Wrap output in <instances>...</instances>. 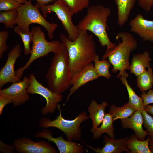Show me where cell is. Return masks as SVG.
I'll return each instance as SVG.
<instances>
[{
    "label": "cell",
    "instance_id": "cell-17",
    "mask_svg": "<svg viewBox=\"0 0 153 153\" xmlns=\"http://www.w3.org/2000/svg\"><path fill=\"white\" fill-rule=\"evenodd\" d=\"M122 125L124 129L129 128L133 130L137 138L140 140H144L148 135L147 131L143 128V120L141 111L136 110L131 116L121 120Z\"/></svg>",
    "mask_w": 153,
    "mask_h": 153
},
{
    "label": "cell",
    "instance_id": "cell-13",
    "mask_svg": "<svg viewBox=\"0 0 153 153\" xmlns=\"http://www.w3.org/2000/svg\"><path fill=\"white\" fill-rule=\"evenodd\" d=\"M15 150L22 153H56L55 148L42 140L37 142L26 137L16 139L13 142Z\"/></svg>",
    "mask_w": 153,
    "mask_h": 153
},
{
    "label": "cell",
    "instance_id": "cell-24",
    "mask_svg": "<svg viewBox=\"0 0 153 153\" xmlns=\"http://www.w3.org/2000/svg\"><path fill=\"white\" fill-rule=\"evenodd\" d=\"M137 110L128 103L122 107H117L114 104L111 105L109 113L112 116L114 122L118 119L121 120L128 118Z\"/></svg>",
    "mask_w": 153,
    "mask_h": 153
},
{
    "label": "cell",
    "instance_id": "cell-34",
    "mask_svg": "<svg viewBox=\"0 0 153 153\" xmlns=\"http://www.w3.org/2000/svg\"><path fill=\"white\" fill-rule=\"evenodd\" d=\"M139 6L144 10L148 12L153 7V0H137Z\"/></svg>",
    "mask_w": 153,
    "mask_h": 153
},
{
    "label": "cell",
    "instance_id": "cell-10",
    "mask_svg": "<svg viewBox=\"0 0 153 153\" xmlns=\"http://www.w3.org/2000/svg\"><path fill=\"white\" fill-rule=\"evenodd\" d=\"M30 83L29 77L24 76L22 80L14 82L8 87L0 90V95L11 99L16 107L24 104L29 99L27 89Z\"/></svg>",
    "mask_w": 153,
    "mask_h": 153
},
{
    "label": "cell",
    "instance_id": "cell-23",
    "mask_svg": "<svg viewBox=\"0 0 153 153\" xmlns=\"http://www.w3.org/2000/svg\"><path fill=\"white\" fill-rule=\"evenodd\" d=\"M114 121L112 116L109 113H105L104 117L100 126L97 128L93 133L94 139L99 138L102 134L106 133L110 137H114Z\"/></svg>",
    "mask_w": 153,
    "mask_h": 153
},
{
    "label": "cell",
    "instance_id": "cell-16",
    "mask_svg": "<svg viewBox=\"0 0 153 153\" xmlns=\"http://www.w3.org/2000/svg\"><path fill=\"white\" fill-rule=\"evenodd\" d=\"M129 136L125 138L116 139L104 135L103 136L104 146L100 148H94L84 143L85 145L88 148L96 153H120L123 152H130V151L126 147V144Z\"/></svg>",
    "mask_w": 153,
    "mask_h": 153
},
{
    "label": "cell",
    "instance_id": "cell-39",
    "mask_svg": "<svg viewBox=\"0 0 153 153\" xmlns=\"http://www.w3.org/2000/svg\"><path fill=\"white\" fill-rule=\"evenodd\" d=\"M21 4H24L27 1V0H15Z\"/></svg>",
    "mask_w": 153,
    "mask_h": 153
},
{
    "label": "cell",
    "instance_id": "cell-25",
    "mask_svg": "<svg viewBox=\"0 0 153 153\" xmlns=\"http://www.w3.org/2000/svg\"><path fill=\"white\" fill-rule=\"evenodd\" d=\"M137 77V87L140 90L146 91L151 89L153 85V73L150 67Z\"/></svg>",
    "mask_w": 153,
    "mask_h": 153
},
{
    "label": "cell",
    "instance_id": "cell-11",
    "mask_svg": "<svg viewBox=\"0 0 153 153\" xmlns=\"http://www.w3.org/2000/svg\"><path fill=\"white\" fill-rule=\"evenodd\" d=\"M22 50L19 44L15 45L8 54L7 61L0 71V88L5 84L21 81L15 74L14 65L16 60L21 54Z\"/></svg>",
    "mask_w": 153,
    "mask_h": 153
},
{
    "label": "cell",
    "instance_id": "cell-26",
    "mask_svg": "<svg viewBox=\"0 0 153 153\" xmlns=\"http://www.w3.org/2000/svg\"><path fill=\"white\" fill-rule=\"evenodd\" d=\"M94 66L98 75L100 77H103L107 79H109L111 76L109 71L110 64L108 60H99V56L97 54L94 60Z\"/></svg>",
    "mask_w": 153,
    "mask_h": 153
},
{
    "label": "cell",
    "instance_id": "cell-29",
    "mask_svg": "<svg viewBox=\"0 0 153 153\" xmlns=\"http://www.w3.org/2000/svg\"><path fill=\"white\" fill-rule=\"evenodd\" d=\"M14 31L22 39L24 46V54L26 55H31L32 53V49L30 47V43L33 39V34L31 31L27 33L23 32L18 26L14 27Z\"/></svg>",
    "mask_w": 153,
    "mask_h": 153
},
{
    "label": "cell",
    "instance_id": "cell-38",
    "mask_svg": "<svg viewBox=\"0 0 153 153\" xmlns=\"http://www.w3.org/2000/svg\"><path fill=\"white\" fill-rule=\"evenodd\" d=\"M150 150L151 153H153V140L150 139L149 143Z\"/></svg>",
    "mask_w": 153,
    "mask_h": 153
},
{
    "label": "cell",
    "instance_id": "cell-20",
    "mask_svg": "<svg viewBox=\"0 0 153 153\" xmlns=\"http://www.w3.org/2000/svg\"><path fill=\"white\" fill-rule=\"evenodd\" d=\"M117 8V23L122 26L127 21L136 0H114Z\"/></svg>",
    "mask_w": 153,
    "mask_h": 153
},
{
    "label": "cell",
    "instance_id": "cell-37",
    "mask_svg": "<svg viewBox=\"0 0 153 153\" xmlns=\"http://www.w3.org/2000/svg\"><path fill=\"white\" fill-rule=\"evenodd\" d=\"M37 2V3L40 4L46 5L55 1V0H35Z\"/></svg>",
    "mask_w": 153,
    "mask_h": 153
},
{
    "label": "cell",
    "instance_id": "cell-3",
    "mask_svg": "<svg viewBox=\"0 0 153 153\" xmlns=\"http://www.w3.org/2000/svg\"><path fill=\"white\" fill-rule=\"evenodd\" d=\"M111 13L109 8L102 5H92L77 25L79 30L89 31L95 34L100 45L107 47L106 51L113 49L116 45L110 41L107 32L109 29L107 19Z\"/></svg>",
    "mask_w": 153,
    "mask_h": 153
},
{
    "label": "cell",
    "instance_id": "cell-5",
    "mask_svg": "<svg viewBox=\"0 0 153 153\" xmlns=\"http://www.w3.org/2000/svg\"><path fill=\"white\" fill-rule=\"evenodd\" d=\"M57 108L59 111V114L56 118L51 120L47 118H41L39 122V126L45 129L50 127L55 128L65 134L67 140L80 141L82 137L81 124L90 118L87 112L82 111L74 119L69 120L65 119L62 116L60 105L58 104Z\"/></svg>",
    "mask_w": 153,
    "mask_h": 153
},
{
    "label": "cell",
    "instance_id": "cell-33",
    "mask_svg": "<svg viewBox=\"0 0 153 153\" xmlns=\"http://www.w3.org/2000/svg\"><path fill=\"white\" fill-rule=\"evenodd\" d=\"M140 97L142 99L144 107L153 103V90L150 89L146 93L145 91L142 92Z\"/></svg>",
    "mask_w": 153,
    "mask_h": 153
},
{
    "label": "cell",
    "instance_id": "cell-6",
    "mask_svg": "<svg viewBox=\"0 0 153 153\" xmlns=\"http://www.w3.org/2000/svg\"><path fill=\"white\" fill-rule=\"evenodd\" d=\"M16 10L18 14L16 22L22 31L26 33L30 32V25L36 24L46 29L50 39L54 37V33L58 27L57 24L46 20L40 12L39 8L36 4L33 5L30 0L22 4Z\"/></svg>",
    "mask_w": 153,
    "mask_h": 153
},
{
    "label": "cell",
    "instance_id": "cell-19",
    "mask_svg": "<svg viewBox=\"0 0 153 153\" xmlns=\"http://www.w3.org/2000/svg\"><path fill=\"white\" fill-rule=\"evenodd\" d=\"M151 61L150 54L147 51L134 55L130 65V73L137 77L146 70V68L150 67V62Z\"/></svg>",
    "mask_w": 153,
    "mask_h": 153
},
{
    "label": "cell",
    "instance_id": "cell-14",
    "mask_svg": "<svg viewBox=\"0 0 153 153\" xmlns=\"http://www.w3.org/2000/svg\"><path fill=\"white\" fill-rule=\"evenodd\" d=\"M99 77L94 67V63H91L82 70L73 75L71 81L72 86L67 97L66 102L75 92L88 82L97 80Z\"/></svg>",
    "mask_w": 153,
    "mask_h": 153
},
{
    "label": "cell",
    "instance_id": "cell-32",
    "mask_svg": "<svg viewBox=\"0 0 153 153\" xmlns=\"http://www.w3.org/2000/svg\"><path fill=\"white\" fill-rule=\"evenodd\" d=\"M9 36V33L7 31H0V58H2L3 54L8 49L6 42Z\"/></svg>",
    "mask_w": 153,
    "mask_h": 153
},
{
    "label": "cell",
    "instance_id": "cell-35",
    "mask_svg": "<svg viewBox=\"0 0 153 153\" xmlns=\"http://www.w3.org/2000/svg\"><path fill=\"white\" fill-rule=\"evenodd\" d=\"M12 103V100L5 96L0 95V114L2 113L5 106L10 103Z\"/></svg>",
    "mask_w": 153,
    "mask_h": 153
},
{
    "label": "cell",
    "instance_id": "cell-9",
    "mask_svg": "<svg viewBox=\"0 0 153 153\" xmlns=\"http://www.w3.org/2000/svg\"><path fill=\"white\" fill-rule=\"evenodd\" d=\"M30 83L27 89L29 94H38L44 97L46 100L45 106L41 110L43 115L52 114L57 108L58 103L63 98L62 94H58L44 86L37 79L34 74L32 73L29 75Z\"/></svg>",
    "mask_w": 153,
    "mask_h": 153
},
{
    "label": "cell",
    "instance_id": "cell-7",
    "mask_svg": "<svg viewBox=\"0 0 153 153\" xmlns=\"http://www.w3.org/2000/svg\"><path fill=\"white\" fill-rule=\"evenodd\" d=\"M31 31L33 34L32 53L26 64L15 71L16 76L20 79L24 71L34 61L48 55L50 52L56 53L61 43L57 40L48 41L46 39L44 33L39 26L33 27Z\"/></svg>",
    "mask_w": 153,
    "mask_h": 153
},
{
    "label": "cell",
    "instance_id": "cell-36",
    "mask_svg": "<svg viewBox=\"0 0 153 153\" xmlns=\"http://www.w3.org/2000/svg\"><path fill=\"white\" fill-rule=\"evenodd\" d=\"M144 109L148 114L153 116V105H147L144 107Z\"/></svg>",
    "mask_w": 153,
    "mask_h": 153
},
{
    "label": "cell",
    "instance_id": "cell-18",
    "mask_svg": "<svg viewBox=\"0 0 153 153\" xmlns=\"http://www.w3.org/2000/svg\"><path fill=\"white\" fill-rule=\"evenodd\" d=\"M107 102L103 101L100 104L97 103L95 100H92L88 107L89 116L92 122V127L91 132L93 133L95 129L99 126L104 117L105 110L108 106Z\"/></svg>",
    "mask_w": 153,
    "mask_h": 153
},
{
    "label": "cell",
    "instance_id": "cell-15",
    "mask_svg": "<svg viewBox=\"0 0 153 153\" xmlns=\"http://www.w3.org/2000/svg\"><path fill=\"white\" fill-rule=\"evenodd\" d=\"M131 32L144 41L153 42V20H146L141 14H137L129 22Z\"/></svg>",
    "mask_w": 153,
    "mask_h": 153
},
{
    "label": "cell",
    "instance_id": "cell-28",
    "mask_svg": "<svg viewBox=\"0 0 153 153\" xmlns=\"http://www.w3.org/2000/svg\"><path fill=\"white\" fill-rule=\"evenodd\" d=\"M18 12L16 10L2 11L0 13V22L5 25L6 28H14Z\"/></svg>",
    "mask_w": 153,
    "mask_h": 153
},
{
    "label": "cell",
    "instance_id": "cell-22",
    "mask_svg": "<svg viewBox=\"0 0 153 153\" xmlns=\"http://www.w3.org/2000/svg\"><path fill=\"white\" fill-rule=\"evenodd\" d=\"M128 74L125 72L119 77L122 83L126 86L128 92L129 101L128 103L135 108L137 110L141 111L144 109L142 99L136 94L127 80Z\"/></svg>",
    "mask_w": 153,
    "mask_h": 153
},
{
    "label": "cell",
    "instance_id": "cell-4",
    "mask_svg": "<svg viewBox=\"0 0 153 153\" xmlns=\"http://www.w3.org/2000/svg\"><path fill=\"white\" fill-rule=\"evenodd\" d=\"M116 38L117 40L121 39L122 41H119L118 44L113 49L106 51L102 57V60L108 58L113 66L112 72L116 73L119 71L117 76L119 78L126 72V70H129L130 54L136 49L137 42L132 35L126 31L118 33Z\"/></svg>",
    "mask_w": 153,
    "mask_h": 153
},
{
    "label": "cell",
    "instance_id": "cell-27",
    "mask_svg": "<svg viewBox=\"0 0 153 153\" xmlns=\"http://www.w3.org/2000/svg\"><path fill=\"white\" fill-rule=\"evenodd\" d=\"M66 6L73 14L88 7L90 0H58Z\"/></svg>",
    "mask_w": 153,
    "mask_h": 153
},
{
    "label": "cell",
    "instance_id": "cell-12",
    "mask_svg": "<svg viewBox=\"0 0 153 153\" xmlns=\"http://www.w3.org/2000/svg\"><path fill=\"white\" fill-rule=\"evenodd\" d=\"M36 138L46 139L49 141L54 143L56 145L60 153H84L85 151L83 146L78 143L65 140L63 135L54 137L51 132L47 129H43L36 133Z\"/></svg>",
    "mask_w": 153,
    "mask_h": 153
},
{
    "label": "cell",
    "instance_id": "cell-30",
    "mask_svg": "<svg viewBox=\"0 0 153 153\" xmlns=\"http://www.w3.org/2000/svg\"><path fill=\"white\" fill-rule=\"evenodd\" d=\"M141 111L143 118L144 127L147 129L149 136L153 140V117L148 114L144 109Z\"/></svg>",
    "mask_w": 153,
    "mask_h": 153
},
{
    "label": "cell",
    "instance_id": "cell-31",
    "mask_svg": "<svg viewBox=\"0 0 153 153\" xmlns=\"http://www.w3.org/2000/svg\"><path fill=\"white\" fill-rule=\"evenodd\" d=\"M22 4L15 0H0L1 12L16 10Z\"/></svg>",
    "mask_w": 153,
    "mask_h": 153
},
{
    "label": "cell",
    "instance_id": "cell-1",
    "mask_svg": "<svg viewBox=\"0 0 153 153\" xmlns=\"http://www.w3.org/2000/svg\"><path fill=\"white\" fill-rule=\"evenodd\" d=\"M60 38L67 49L73 75L94 61L97 55L95 43L93 35L88 31L79 30L78 36L74 41L62 33Z\"/></svg>",
    "mask_w": 153,
    "mask_h": 153
},
{
    "label": "cell",
    "instance_id": "cell-2",
    "mask_svg": "<svg viewBox=\"0 0 153 153\" xmlns=\"http://www.w3.org/2000/svg\"><path fill=\"white\" fill-rule=\"evenodd\" d=\"M72 76L67 49L61 42L45 76L48 88L58 94H61L71 86Z\"/></svg>",
    "mask_w": 153,
    "mask_h": 153
},
{
    "label": "cell",
    "instance_id": "cell-8",
    "mask_svg": "<svg viewBox=\"0 0 153 153\" xmlns=\"http://www.w3.org/2000/svg\"><path fill=\"white\" fill-rule=\"evenodd\" d=\"M36 4L44 17L51 12L56 14L67 31L69 39L74 41L77 38L79 29L72 21V17L74 14L66 6L58 0L51 5H46L38 3Z\"/></svg>",
    "mask_w": 153,
    "mask_h": 153
},
{
    "label": "cell",
    "instance_id": "cell-21",
    "mask_svg": "<svg viewBox=\"0 0 153 153\" xmlns=\"http://www.w3.org/2000/svg\"><path fill=\"white\" fill-rule=\"evenodd\" d=\"M150 139L148 136L146 140H140L133 134L129 136L126 147L129 150V153H151L149 145Z\"/></svg>",
    "mask_w": 153,
    "mask_h": 153
}]
</instances>
